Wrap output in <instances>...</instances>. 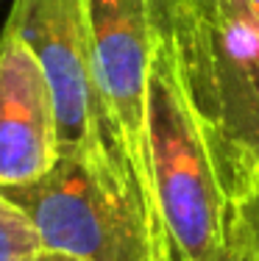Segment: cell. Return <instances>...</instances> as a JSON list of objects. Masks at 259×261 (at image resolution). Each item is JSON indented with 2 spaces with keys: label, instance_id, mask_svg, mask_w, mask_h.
<instances>
[{
  "label": "cell",
  "instance_id": "cell-2",
  "mask_svg": "<svg viewBox=\"0 0 259 261\" xmlns=\"http://www.w3.org/2000/svg\"><path fill=\"white\" fill-rule=\"evenodd\" d=\"M190 89L229 197L259 186V20L209 0H173Z\"/></svg>",
  "mask_w": 259,
  "mask_h": 261
},
{
  "label": "cell",
  "instance_id": "cell-6",
  "mask_svg": "<svg viewBox=\"0 0 259 261\" xmlns=\"http://www.w3.org/2000/svg\"><path fill=\"white\" fill-rule=\"evenodd\" d=\"M61 159L59 117L39 59L11 25L0 34V186L39 181Z\"/></svg>",
  "mask_w": 259,
  "mask_h": 261
},
{
  "label": "cell",
  "instance_id": "cell-9",
  "mask_svg": "<svg viewBox=\"0 0 259 261\" xmlns=\"http://www.w3.org/2000/svg\"><path fill=\"white\" fill-rule=\"evenodd\" d=\"M209 3H218V6H226V9L243 11V14H251V17L259 20V0H209Z\"/></svg>",
  "mask_w": 259,
  "mask_h": 261
},
{
  "label": "cell",
  "instance_id": "cell-10",
  "mask_svg": "<svg viewBox=\"0 0 259 261\" xmlns=\"http://www.w3.org/2000/svg\"><path fill=\"white\" fill-rule=\"evenodd\" d=\"M36 261H78V258H70V256H64V253H48L45 250Z\"/></svg>",
  "mask_w": 259,
  "mask_h": 261
},
{
  "label": "cell",
  "instance_id": "cell-1",
  "mask_svg": "<svg viewBox=\"0 0 259 261\" xmlns=\"http://www.w3.org/2000/svg\"><path fill=\"white\" fill-rule=\"evenodd\" d=\"M148 159L162 220V261H234L231 197L190 89L173 0H151Z\"/></svg>",
  "mask_w": 259,
  "mask_h": 261
},
{
  "label": "cell",
  "instance_id": "cell-11",
  "mask_svg": "<svg viewBox=\"0 0 259 261\" xmlns=\"http://www.w3.org/2000/svg\"><path fill=\"white\" fill-rule=\"evenodd\" d=\"M234 261H243V258H240V256H237V258H234Z\"/></svg>",
  "mask_w": 259,
  "mask_h": 261
},
{
  "label": "cell",
  "instance_id": "cell-4",
  "mask_svg": "<svg viewBox=\"0 0 259 261\" xmlns=\"http://www.w3.org/2000/svg\"><path fill=\"white\" fill-rule=\"evenodd\" d=\"M6 25L26 39L48 75L56 100L61 156L95 161L139 197L131 164L98 86L86 0H14Z\"/></svg>",
  "mask_w": 259,
  "mask_h": 261
},
{
  "label": "cell",
  "instance_id": "cell-7",
  "mask_svg": "<svg viewBox=\"0 0 259 261\" xmlns=\"http://www.w3.org/2000/svg\"><path fill=\"white\" fill-rule=\"evenodd\" d=\"M45 253L31 217L0 189V261H36Z\"/></svg>",
  "mask_w": 259,
  "mask_h": 261
},
{
  "label": "cell",
  "instance_id": "cell-8",
  "mask_svg": "<svg viewBox=\"0 0 259 261\" xmlns=\"http://www.w3.org/2000/svg\"><path fill=\"white\" fill-rule=\"evenodd\" d=\"M231 242L243 261H259V186L231 197Z\"/></svg>",
  "mask_w": 259,
  "mask_h": 261
},
{
  "label": "cell",
  "instance_id": "cell-5",
  "mask_svg": "<svg viewBox=\"0 0 259 261\" xmlns=\"http://www.w3.org/2000/svg\"><path fill=\"white\" fill-rule=\"evenodd\" d=\"M95 75L151 225L162 261V220L148 159V81H151V0H86Z\"/></svg>",
  "mask_w": 259,
  "mask_h": 261
},
{
  "label": "cell",
  "instance_id": "cell-3",
  "mask_svg": "<svg viewBox=\"0 0 259 261\" xmlns=\"http://www.w3.org/2000/svg\"><path fill=\"white\" fill-rule=\"evenodd\" d=\"M0 189L31 217L48 253L78 261H156L137 192L95 161L61 156L39 181Z\"/></svg>",
  "mask_w": 259,
  "mask_h": 261
}]
</instances>
